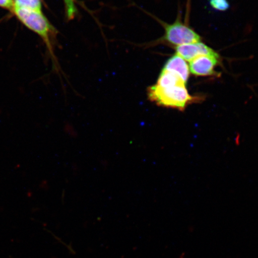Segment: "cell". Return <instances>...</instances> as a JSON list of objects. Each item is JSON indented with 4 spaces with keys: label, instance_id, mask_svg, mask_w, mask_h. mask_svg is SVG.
Here are the masks:
<instances>
[{
    "label": "cell",
    "instance_id": "9c48e42d",
    "mask_svg": "<svg viewBox=\"0 0 258 258\" xmlns=\"http://www.w3.org/2000/svg\"><path fill=\"white\" fill-rule=\"evenodd\" d=\"M209 4L213 9L220 12L227 11L230 8L228 0H209Z\"/></svg>",
    "mask_w": 258,
    "mask_h": 258
},
{
    "label": "cell",
    "instance_id": "ba28073f",
    "mask_svg": "<svg viewBox=\"0 0 258 258\" xmlns=\"http://www.w3.org/2000/svg\"><path fill=\"white\" fill-rule=\"evenodd\" d=\"M14 2L15 7L43 14L41 0H14Z\"/></svg>",
    "mask_w": 258,
    "mask_h": 258
},
{
    "label": "cell",
    "instance_id": "277c9868",
    "mask_svg": "<svg viewBox=\"0 0 258 258\" xmlns=\"http://www.w3.org/2000/svg\"><path fill=\"white\" fill-rule=\"evenodd\" d=\"M175 49L176 53L189 62L201 56H212L220 59L218 53L202 42L180 45V46H176Z\"/></svg>",
    "mask_w": 258,
    "mask_h": 258
},
{
    "label": "cell",
    "instance_id": "8fae6325",
    "mask_svg": "<svg viewBox=\"0 0 258 258\" xmlns=\"http://www.w3.org/2000/svg\"><path fill=\"white\" fill-rule=\"evenodd\" d=\"M0 7L9 10L12 12L14 8V0H0Z\"/></svg>",
    "mask_w": 258,
    "mask_h": 258
},
{
    "label": "cell",
    "instance_id": "8992f818",
    "mask_svg": "<svg viewBox=\"0 0 258 258\" xmlns=\"http://www.w3.org/2000/svg\"><path fill=\"white\" fill-rule=\"evenodd\" d=\"M162 70L177 73L186 84L188 82L190 74L189 66L186 60L177 53L167 60Z\"/></svg>",
    "mask_w": 258,
    "mask_h": 258
},
{
    "label": "cell",
    "instance_id": "7a4b0ae2",
    "mask_svg": "<svg viewBox=\"0 0 258 258\" xmlns=\"http://www.w3.org/2000/svg\"><path fill=\"white\" fill-rule=\"evenodd\" d=\"M12 13L26 27L40 35L51 50V40L56 35V31L43 14L15 6Z\"/></svg>",
    "mask_w": 258,
    "mask_h": 258
},
{
    "label": "cell",
    "instance_id": "30bf717a",
    "mask_svg": "<svg viewBox=\"0 0 258 258\" xmlns=\"http://www.w3.org/2000/svg\"><path fill=\"white\" fill-rule=\"evenodd\" d=\"M66 5V14L69 19H73L77 14V8L74 0H64Z\"/></svg>",
    "mask_w": 258,
    "mask_h": 258
},
{
    "label": "cell",
    "instance_id": "5b68a950",
    "mask_svg": "<svg viewBox=\"0 0 258 258\" xmlns=\"http://www.w3.org/2000/svg\"><path fill=\"white\" fill-rule=\"evenodd\" d=\"M218 58L201 56L190 61L189 72L196 76H212L216 75L215 68L219 63Z\"/></svg>",
    "mask_w": 258,
    "mask_h": 258
},
{
    "label": "cell",
    "instance_id": "52a82bcc",
    "mask_svg": "<svg viewBox=\"0 0 258 258\" xmlns=\"http://www.w3.org/2000/svg\"><path fill=\"white\" fill-rule=\"evenodd\" d=\"M156 85L158 86L162 87V88H166V87L169 86L186 85V84L179 74L170 72V71L162 70Z\"/></svg>",
    "mask_w": 258,
    "mask_h": 258
},
{
    "label": "cell",
    "instance_id": "3957f363",
    "mask_svg": "<svg viewBox=\"0 0 258 258\" xmlns=\"http://www.w3.org/2000/svg\"><path fill=\"white\" fill-rule=\"evenodd\" d=\"M165 33L162 40L169 44L177 46L180 45L198 43L201 37L188 25L182 23L179 19L172 24L161 22Z\"/></svg>",
    "mask_w": 258,
    "mask_h": 258
},
{
    "label": "cell",
    "instance_id": "6da1fadb",
    "mask_svg": "<svg viewBox=\"0 0 258 258\" xmlns=\"http://www.w3.org/2000/svg\"><path fill=\"white\" fill-rule=\"evenodd\" d=\"M148 96L151 101L164 107L184 111L187 106L203 101L201 96L190 95L185 85L162 87L156 85L148 89Z\"/></svg>",
    "mask_w": 258,
    "mask_h": 258
}]
</instances>
